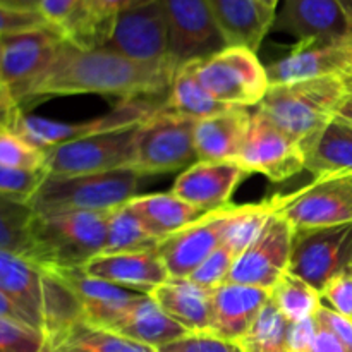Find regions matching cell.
Returning <instances> with one entry per match:
<instances>
[{
  "instance_id": "cell-1",
  "label": "cell",
  "mask_w": 352,
  "mask_h": 352,
  "mask_svg": "<svg viewBox=\"0 0 352 352\" xmlns=\"http://www.w3.org/2000/svg\"><path fill=\"white\" fill-rule=\"evenodd\" d=\"M177 65L174 60L136 62L102 50H82L62 41L43 74L24 96L36 103L50 96L110 95L119 98L167 95Z\"/></svg>"
},
{
  "instance_id": "cell-2",
  "label": "cell",
  "mask_w": 352,
  "mask_h": 352,
  "mask_svg": "<svg viewBox=\"0 0 352 352\" xmlns=\"http://www.w3.org/2000/svg\"><path fill=\"white\" fill-rule=\"evenodd\" d=\"M346 96L340 78L270 85L256 110L294 140L306 155L336 119Z\"/></svg>"
},
{
  "instance_id": "cell-3",
  "label": "cell",
  "mask_w": 352,
  "mask_h": 352,
  "mask_svg": "<svg viewBox=\"0 0 352 352\" xmlns=\"http://www.w3.org/2000/svg\"><path fill=\"white\" fill-rule=\"evenodd\" d=\"M112 212L34 215L31 222V261L45 270L82 268L102 254Z\"/></svg>"
},
{
  "instance_id": "cell-4",
  "label": "cell",
  "mask_w": 352,
  "mask_h": 352,
  "mask_svg": "<svg viewBox=\"0 0 352 352\" xmlns=\"http://www.w3.org/2000/svg\"><path fill=\"white\" fill-rule=\"evenodd\" d=\"M144 175L136 168H117L88 175H47L30 201L34 215L67 212H112L134 198Z\"/></svg>"
},
{
  "instance_id": "cell-5",
  "label": "cell",
  "mask_w": 352,
  "mask_h": 352,
  "mask_svg": "<svg viewBox=\"0 0 352 352\" xmlns=\"http://www.w3.org/2000/svg\"><path fill=\"white\" fill-rule=\"evenodd\" d=\"M164 107L165 100H160V96L127 98L113 107L110 112L82 120V122H64V120L47 119L40 116H28L23 112L14 126V131L28 143L47 151L50 148L71 143V141L140 126Z\"/></svg>"
},
{
  "instance_id": "cell-6",
  "label": "cell",
  "mask_w": 352,
  "mask_h": 352,
  "mask_svg": "<svg viewBox=\"0 0 352 352\" xmlns=\"http://www.w3.org/2000/svg\"><path fill=\"white\" fill-rule=\"evenodd\" d=\"M192 64L206 91L226 105L256 107L270 88L267 69L246 47H226Z\"/></svg>"
},
{
  "instance_id": "cell-7",
  "label": "cell",
  "mask_w": 352,
  "mask_h": 352,
  "mask_svg": "<svg viewBox=\"0 0 352 352\" xmlns=\"http://www.w3.org/2000/svg\"><path fill=\"white\" fill-rule=\"evenodd\" d=\"M198 120L164 107L138 129L133 168L143 175L188 168L198 162L195 129Z\"/></svg>"
},
{
  "instance_id": "cell-8",
  "label": "cell",
  "mask_w": 352,
  "mask_h": 352,
  "mask_svg": "<svg viewBox=\"0 0 352 352\" xmlns=\"http://www.w3.org/2000/svg\"><path fill=\"white\" fill-rule=\"evenodd\" d=\"M287 272L318 292L332 278L352 275V222L294 230Z\"/></svg>"
},
{
  "instance_id": "cell-9",
  "label": "cell",
  "mask_w": 352,
  "mask_h": 352,
  "mask_svg": "<svg viewBox=\"0 0 352 352\" xmlns=\"http://www.w3.org/2000/svg\"><path fill=\"white\" fill-rule=\"evenodd\" d=\"M141 126V124H140ZM140 126L71 141L45 151L47 175H88L127 168L136 158Z\"/></svg>"
},
{
  "instance_id": "cell-10",
  "label": "cell",
  "mask_w": 352,
  "mask_h": 352,
  "mask_svg": "<svg viewBox=\"0 0 352 352\" xmlns=\"http://www.w3.org/2000/svg\"><path fill=\"white\" fill-rule=\"evenodd\" d=\"M278 215L294 230L352 222V174L318 177L311 184L280 196Z\"/></svg>"
},
{
  "instance_id": "cell-11",
  "label": "cell",
  "mask_w": 352,
  "mask_h": 352,
  "mask_svg": "<svg viewBox=\"0 0 352 352\" xmlns=\"http://www.w3.org/2000/svg\"><path fill=\"white\" fill-rule=\"evenodd\" d=\"M168 26V50L175 65L210 57L229 47L208 0H162Z\"/></svg>"
},
{
  "instance_id": "cell-12",
  "label": "cell",
  "mask_w": 352,
  "mask_h": 352,
  "mask_svg": "<svg viewBox=\"0 0 352 352\" xmlns=\"http://www.w3.org/2000/svg\"><path fill=\"white\" fill-rule=\"evenodd\" d=\"M102 50L136 62L172 60L162 0H151L117 14L112 33Z\"/></svg>"
},
{
  "instance_id": "cell-13",
  "label": "cell",
  "mask_w": 352,
  "mask_h": 352,
  "mask_svg": "<svg viewBox=\"0 0 352 352\" xmlns=\"http://www.w3.org/2000/svg\"><path fill=\"white\" fill-rule=\"evenodd\" d=\"M236 162L248 174L256 172L272 182H284L305 170L306 155L284 131L278 129L260 110H254Z\"/></svg>"
},
{
  "instance_id": "cell-14",
  "label": "cell",
  "mask_w": 352,
  "mask_h": 352,
  "mask_svg": "<svg viewBox=\"0 0 352 352\" xmlns=\"http://www.w3.org/2000/svg\"><path fill=\"white\" fill-rule=\"evenodd\" d=\"M62 41L64 36L54 26L34 28L2 38L0 81L9 86L19 105L33 82L48 67Z\"/></svg>"
},
{
  "instance_id": "cell-15",
  "label": "cell",
  "mask_w": 352,
  "mask_h": 352,
  "mask_svg": "<svg viewBox=\"0 0 352 352\" xmlns=\"http://www.w3.org/2000/svg\"><path fill=\"white\" fill-rule=\"evenodd\" d=\"M292 239V226L275 212L256 241L234 261L227 282L270 291L278 278L287 272Z\"/></svg>"
},
{
  "instance_id": "cell-16",
  "label": "cell",
  "mask_w": 352,
  "mask_h": 352,
  "mask_svg": "<svg viewBox=\"0 0 352 352\" xmlns=\"http://www.w3.org/2000/svg\"><path fill=\"white\" fill-rule=\"evenodd\" d=\"M270 85L346 78L352 72V40L298 41L285 55L265 65Z\"/></svg>"
},
{
  "instance_id": "cell-17",
  "label": "cell",
  "mask_w": 352,
  "mask_h": 352,
  "mask_svg": "<svg viewBox=\"0 0 352 352\" xmlns=\"http://www.w3.org/2000/svg\"><path fill=\"white\" fill-rule=\"evenodd\" d=\"M234 208L236 205L230 203L217 212L206 213L158 244L157 253L172 278L189 277L222 244Z\"/></svg>"
},
{
  "instance_id": "cell-18",
  "label": "cell",
  "mask_w": 352,
  "mask_h": 352,
  "mask_svg": "<svg viewBox=\"0 0 352 352\" xmlns=\"http://www.w3.org/2000/svg\"><path fill=\"white\" fill-rule=\"evenodd\" d=\"M272 30L298 41L352 40V19L337 0H282Z\"/></svg>"
},
{
  "instance_id": "cell-19",
  "label": "cell",
  "mask_w": 352,
  "mask_h": 352,
  "mask_svg": "<svg viewBox=\"0 0 352 352\" xmlns=\"http://www.w3.org/2000/svg\"><path fill=\"white\" fill-rule=\"evenodd\" d=\"M248 175L237 162H196L175 179L172 192L205 213L217 212L230 205Z\"/></svg>"
},
{
  "instance_id": "cell-20",
  "label": "cell",
  "mask_w": 352,
  "mask_h": 352,
  "mask_svg": "<svg viewBox=\"0 0 352 352\" xmlns=\"http://www.w3.org/2000/svg\"><path fill=\"white\" fill-rule=\"evenodd\" d=\"M60 275L78 296L82 308V320L96 329L110 330L124 318L131 306L141 298V292L91 277L82 268L52 270Z\"/></svg>"
},
{
  "instance_id": "cell-21",
  "label": "cell",
  "mask_w": 352,
  "mask_h": 352,
  "mask_svg": "<svg viewBox=\"0 0 352 352\" xmlns=\"http://www.w3.org/2000/svg\"><path fill=\"white\" fill-rule=\"evenodd\" d=\"M88 275L129 291L150 294L158 285L170 278L164 261L155 251L124 254H100L82 267Z\"/></svg>"
},
{
  "instance_id": "cell-22",
  "label": "cell",
  "mask_w": 352,
  "mask_h": 352,
  "mask_svg": "<svg viewBox=\"0 0 352 352\" xmlns=\"http://www.w3.org/2000/svg\"><path fill=\"white\" fill-rule=\"evenodd\" d=\"M268 299V289L226 282L213 291L210 332L237 342L250 330Z\"/></svg>"
},
{
  "instance_id": "cell-23",
  "label": "cell",
  "mask_w": 352,
  "mask_h": 352,
  "mask_svg": "<svg viewBox=\"0 0 352 352\" xmlns=\"http://www.w3.org/2000/svg\"><path fill=\"white\" fill-rule=\"evenodd\" d=\"M248 107H232L196 122L195 146L198 162H236L251 126Z\"/></svg>"
},
{
  "instance_id": "cell-24",
  "label": "cell",
  "mask_w": 352,
  "mask_h": 352,
  "mask_svg": "<svg viewBox=\"0 0 352 352\" xmlns=\"http://www.w3.org/2000/svg\"><path fill=\"white\" fill-rule=\"evenodd\" d=\"M0 292L43 333V270L28 258L0 250Z\"/></svg>"
},
{
  "instance_id": "cell-25",
  "label": "cell",
  "mask_w": 352,
  "mask_h": 352,
  "mask_svg": "<svg viewBox=\"0 0 352 352\" xmlns=\"http://www.w3.org/2000/svg\"><path fill=\"white\" fill-rule=\"evenodd\" d=\"M158 306L186 332H210L213 291L191 278H168L150 292Z\"/></svg>"
},
{
  "instance_id": "cell-26",
  "label": "cell",
  "mask_w": 352,
  "mask_h": 352,
  "mask_svg": "<svg viewBox=\"0 0 352 352\" xmlns=\"http://www.w3.org/2000/svg\"><path fill=\"white\" fill-rule=\"evenodd\" d=\"M227 45L258 52L274 26L275 14L258 0H208Z\"/></svg>"
},
{
  "instance_id": "cell-27",
  "label": "cell",
  "mask_w": 352,
  "mask_h": 352,
  "mask_svg": "<svg viewBox=\"0 0 352 352\" xmlns=\"http://www.w3.org/2000/svg\"><path fill=\"white\" fill-rule=\"evenodd\" d=\"M112 332L153 349L188 333L155 302L150 294L141 296L113 327Z\"/></svg>"
},
{
  "instance_id": "cell-28",
  "label": "cell",
  "mask_w": 352,
  "mask_h": 352,
  "mask_svg": "<svg viewBox=\"0 0 352 352\" xmlns=\"http://www.w3.org/2000/svg\"><path fill=\"white\" fill-rule=\"evenodd\" d=\"M127 206L136 213L144 229L160 241L206 215L203 210L189 205L172 191L134 196Z\"/></svg>"
},
{
  "instance_id": "cell-29",
  "label": "cell",
  "mask_w": 352,
  "mask_h": 352,
  "mask_svg": "<svg viewBox=\"0 0 352 352\" xmlns=\"http://www.w3.org/2000/svg\"><path fill=\"white\" fill-rule=\"evenodd\" d=\"M305 170L315 179L327 175L352 174V126L336 119L323 129L306 153Z\"/></svg>"
},
{
  "instance_id": "cell-30",
  "label": "cell",
  "mask_w": 352,
  "mask_h": 352,
  "mask_svg": "<svg viewBox=\"0 0 352 352\" xmlns=\"http://www.w3.org/2000/svg\"><path fill=\"white\" fill-rule=\"evenodd\" d=\"M165 107L195 120L208 119V117L232 109L230 105L213 98L206 91L205 86L199 82L198 76H196L192 60L179 65L175 71L174 81L168 89L167 98H165Z\"/></svg>"
},
{
  "instance_id": "cell-31",
  "label": "cell",
  "mask_w": 352,
  "mask_h": 352,
  "mask_svg": "<svg viewBox=\"0 0 352 352\" xmlns=\"http://www.w3.org/2000/svg\"><path fill=\"white\" fill-rule=\"evenodd\" d=\"M52 352H157L153 347L143 346L134 340L96 329L86 322L69 327L58 336L45 339Z\"/></svg>"
},
{
  "instance_id": "cell-32",
  "label": "cell",
  "mask_w": 352,
  "mask_h": 352,
  "mask_svg": "<svg viewBox=\"0 0 352 352\" xmlns=\"http://www.w3.org/2000/svg\"><path fill=\"white\" fill-rule=\"evenodd\" d=\"M43 270V337L58 336L82 320L78 296L67 282L52 270Z\"/></svg>"
},
{
  "instance_id": "cell-33",
  "label": "cell",
  "mask_w": 352,
  "mask_h": 352,
  "mask_svg": "<svg viewBox=\"0 0 352 352\" xmlns=\"http://www.w3.org/2000/svg\"><path fill=\"white\" fill-rule=\"evenodd\" d=\"M278 206H280V196H274L261 203L236 205L226 226L222 239L223 246L229 248L236 256L243 254L256 241Z\"/></svg>"
},
{
  "instance_id": "cell-34",
  "label": "cell",
  "mask_w": 352,
  "mask_h": 352,
  "mask_svg": "<svg viewBox=\"0 0 352 352\" xmlns=\"http://www.w3.org/2000/svg\"><path fill=\"white\" fill-rule=\"evenodd\" d=\"M162 241L151 236L136 213L126 205L119 206L112 212L109 220L107 243L102 254H124L141 253V251H155Z\"/></svg>"
},
{
  "instance_id": "cell-35",
  "label": "cell",
  "mask_w": 352,
  "mask_h": 352,
  "mask_svg": "<svg viewBox=\"0 0 352 352\" xmlns=\"http://www.w3.org/2000/svg\"><path fill=\"white\" fill-rule=\"evenodd\" d=\"M270 301L289 323L313 318L322 305V294L308 282L285 272L270 289Z\"/></svg>"
},
{
  "instance_id": "cell-36",
  "label": "cell",
  "mask_w": 352,
  "mask_h": 352,
  "mask_svg": "<svg viewBox=\"0 0 352 352\" xmlns=\"http://www.w3.org/2000/svg\"><path fill=\"white\" fill-rule=\"evenodd\" d=\"M33 219L34 212L30 205L0 196V250L16 253L31 261Z\"/></svg>"
},
{
  "instance_id": "cell-37",
  "label": "cell",
  "mask_w": 352,
  "mask_h": 352,
  "mask_svg": "<svg viewBox=\"0 0 352 352\" xmlns=\"http://www.w3.org/2000/svg\"><path fill=\"white\" fill-rule=\"evenodd\" d=\"M289 322L284 318L277 306L268 299L267 305L261 308L253 325L237 342L241 344L244 352H287L285 340H287Z\"/></svg>"
},
{
  "instance_id": "cell-38",
  "label": "cell",
  "mask_w": 352,
  "mask_h": 352,
  "mask_svg": "<svg viewBox=\"0 0 352 352\" xmlns=\"http://www.w3.org/2000/svg\"><path fill=\"white\" fill-rule=\"evenodd\" d=\"M0 165L17 170L45 172V151L28 143L16 131L0 129Z\"/></svg>"
},
{
  "instance_id": "cell-39",
  "label": "cell",
  "mask_w": 352,
  "mask_h": 352,
  "mask_svg": "<svg viewBox=\"0 0 352 352\" xmlns=\"http://www.w3.org/2000/svg\"><path fill=\"white\" fill-rule=\"evenodd\" d=\"M45 177L47 174L43 170H17L0 165V196L30 205Z\"/></svg>"
},
{
  "instance_id": "cell-40",
  "label": "cell",
  "mask_w": 352,
  "mask_h": 352,
  "mask_svg": "<svg viewBox=\"0 0 352 352\" xmlns=\"http://www.w3.org/2000/svg\"><path fill=\"white\" fill-rule=\"evenodd\" d=\"M237 260L236 254L226 248L223 244H220L191 275L192 282H196L201 287L210 289V291H215L217 287H220L222 284H226L227 278H229L230 270H232L234 261Z\"/></svg>"
},
{
  "instance_id": "cell-41",
  "label": "cell",
  "mask_w": 352,
  "mask_h": 352,
  "mask_svg": "<svg viewBox=\"0 0 352 352\" xmlns=\"http://www.w3.org/2000/svg\"><path fill=\"white\" fill-rule=\"evenodd\" d=\"M157 352H244V349L236 340L223 339L212 332H188L158 347Z\"/></svg>"
},
{
  "instance_id": "cell-42",
  "label": "cell",
  "mask_w": 352,
  "mask_h": 352,
  "mask_svg": "<svg viewBox=\"0 0 352 352\" xmlns=\"http://www.w3.org/2000/svg\"><path fill=\"white\" fill-rule=\"evenodd\" d=\"M43 333L0 318V352H43Z\"/></svg>"
},
{
  "instance_id": "cell-43",
  "label": "cell",
  "mask_w": 352,
  "mask_h": 352,
  "mask_svg": "<svg viewBox=\"0 0 352 352\" xmlns=\"http://www.w3.org/2000/svg\"><path fill=\"white\" fill-rule=\"evenodd\" d=\"M320 294L322 301L329 308L352 318V275H340L332 278Z\"/></svg>"
},
{
  "instance_id": "cell-44",
  "label": "cell",
  "mask_w": 352,
  "mask_h": 352,
  "mask_svg": "<svg viewBox=\"0 0 352 352\" xmlns=\"http://www.w3.org/2000/svg\"><path fill=\"white\" fill-rule=\"evenodd\" d=\"M315 320L322 329L332 332L347 347V351L352 352V318L333 311L322 301V305L315 313Z\"/></svg>"
},
{
  "instance_id": "cell-45",
  "label": "cell",
  "mask_w": 352,
  "mask_h": 352,
  "mask_svg": "<svg viewBox=\"0 0 352 352\" xmlns=\"http://www.w3.org/2000/svg\"><path fill=\"white\" fill-rule=\"evenodd\" d=\"M43 26L50 24L40 16V12H16L0 7V38Z\"/></svg>"
},
{
  "instance_id": "cell-46",
  "label": "cell",
  "mask_w": 352,
  "mask_h": 352,
  "mask_svg": "<svg viewBox=\"0 0 352 352\" xmlns=\"http://www.w3.org/2000/svg\"><path fill=\"white\" fill-rule=\"evenodd\" d=\"M316 332H318V323H316L315 316L301 320V322L289 323L285 349L287 352H311Z\"/></svg>"
},
{
  "instance_id": "cell-47",
  "label": "cell",
  "mask_w": 352,
  "mask_h": 352,
  "mask_svg": "<svg viewBox=\"0 0 352 352\" xmlns=\"http://www.w3.org/2000/svg\"><path fill=\"white\" fill-rule=\"evenodd\" d=\"M81 0H41L40 16L47 21L55 30H60L65 21L74 14Z\"/></svg>"
},
{
  "instance_id": "cell-48",
  "label": "cell",
  "mask_w": 352,
  "mask_h": 352,
  "mask_svg": "<svg viewBox=\"0 0 352 352\" xmlns=\"http://www.w3.org/2000/svg\"><path fill=\"white\" fill-rule=\"evenodd\" d=\"M21 113H23V109L14 98L9 86L0 81V129L14 131V126H16Z\"/></svg>"
},
{
  "instance_id": "cell-49",
  "label": "cell",
  "mask_w": 352,
  "mask_h": 352,
  "mask_svg": "<svg viewBox=\"0 0 352 352\" xmlns=\"http://www.w3.org/2000/svg\"><path fill=\"white\" fill-rule=\"evenodd\" d=\"M311 352H349L347 347L333 336L329 330L322 329L318 325V332H316L315 342H313Z\"/></svg>"
},
{
  "instance_id": "cell-50",
  "label": "cell",
  "mask_w": 352,
  "mask_h": 352,
  "mask_svg": "<svg viewBox=\"0 0 352 352\" xmlns=\"http://www.w3.org/2000/svg\"><path fill=\"white\" fill-rule=\"evenodd\" d=\"M93 2H95V6L98 7L100 12L105 14L107 17L116 19L117 14H120L122 10L143 6V3L151 2V0H93Z\"/></svg>"
},
{
  "instance_id": "cell-51",
  "label": "cell",
  "mask_w": 352,
  "mask_h": 352,
  "mask_svg": "<svg viewBox=\"0 0 352 352\" xmlns=\"http://www.w3.org/2000/svg\"><path fill=\"white\" fill-rule=\"evenodd\" d=\"M0 318L10 320V322L21 323V325L33 329V327H31V323H30V320L24 316V313L21 311V309H17L16 306H14L12 302H10L9 299H7L6 296L2 294V292H0Z\"/></svg>"
},
{
  "instance_id": "cell-52",
  "label": "cell",
  "mask_w": 352,
  "mask_h": 352,
  "mask_svg": "<svg viewBox=\"0 0 352 352\" xmlns=\"http://www.w3.org/2000/svg\"><path fill=\"white\" fill-rule=\"evenodd\" d=\"M41 0H0V7L16 12H38Z\"/></svg>"
},
{
  "instance_id": "cell-53",
  "label": "cell",
  "mask_w": 352,
  "mask_h": 352,
  "mask_svg": "<svg viewBox=\"0 0 352 352\" xmlns=\"http://www.w3.org/2000/svg\"><path fill=\"white\" fill-rule=\"evenodd\" d=\"M337 117L342 120H346L347 124H351L352 126V96H349V95L346 96L344 103L340 105L339 112H337Z\"/></svg>"
},
{
  "instance_id": "cell-54",
  "label": "cell",
  "mask_w": 352,
  "mask_h": 352,
  "mask_svg": "<svg viewBox=\"0 0 352 352\" xmlns=\"http://www.w3.org/2000/svg\"><path fill=\"white\" fill-rule=\"evenodd\" d=\"M258 2H260L261 6L265 7V9L275 14V12H277V9H278V6H280L282 0H258Z\"/></svg>"
},
{
  "instance_id": "cell-55",
  "label": "cell",
  "mask_w": 352,
  "mask_h": 352,
  "mask_svg": "<svg viewBox=\"0 0 352 352\" xmlns=\"http://www.w3.org/2000/svg\"><path fill=\"white\" fill-rule=\"evenodd\" d=\"M342 82H344V88H346L347 95L352 96V72L351 74H347L346 78H342Z\"/></svg>"
},
{
  "instance_id": "cell-56",
  "label": "cell",
  "mask_w": 352,
  "mask_h": 352,
  "mask_svg": "<svg viewBox=\"0 0 352 352\" xmlns=\"http://www.w3.org/2000/svg\"><path fill=\"white\" fill-rule=\"evenodd\" d=\"M337 2H339L340 6H342V9L346 10L347 16H349L351 19H352V0H337Z\"/></svg>"
},
{
  "instance_id": "cell-57",
  "label": "cell",
  "mask_w": 352,
  "mask_h": 352,
  "mask_svg": "<svg viewBox=\"0 0 352 352\" xmlns=\"http://www.w3.org/2000/svg\"><path fill=\"white\" fill-rule=\"evenodd\" d=\"M2 52H3V43H2V38H0V60H2Z\"/></svg>"
},
{
  "instance_id": "cell-58",
  "label": "cell",
  "mask_w": 352,
  "mask_h": 352,
  "mask_svg": "<svg viewBox=\"0 0 352 352\" xmlns=\"http://www.w3.org/2000/svg\"><path fill=\"white\" fill-rule=\"evenodd\" d=\"M43 352H52V351H50V347H48V346H47V342H45V347H43Z\"/></svg>"
}]
</instances>
